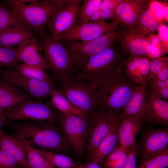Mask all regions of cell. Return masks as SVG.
I'll return each mask as SVG.
<instances>
[{"mask_svg":"<svg viewBox=\"0 0 168 168\" xmlns=\"http://www.w3.org/2000/svg\"><path fill=\"white\" fill-rule=\"evenodd\" d=\"M0 148L14 158L23 168H30L25 148L18 136L0 129Z\"/></svg>","mask_w":168,"mask_h":168,"instance_id":"7402d4cb","label":"cell"},{"mask_svg":"<svg viewBox=\"0 0 168 168\" xmlns=\"http://www.w3.org/2000/svg\"><path fill=\"white\" fill-rule=\"evenodd\" d=\"M66 0H43L35 4L17 5L5 3L16 20L30 30L46 36L44 28L57 8Z\"/></svg>","mask_w":168,"mask_h":168,"instance_id":"277c9868","label":"cell"},{"mask_svg":"<svg viewBox=\"0 0 168 168\" xmlns=\"http://www.w3.org/2000/svg\"><path fill=\"white\" fill-rule=\"evenodd\" d=\"M50 96V99L48 103L59 112L69 113L87 119L85 114L82 111L72 104L56 88L52 91Z\"/></svg>","mask_w":168,"mask_h":168,"instance_id":"484cf974","label":"cell"},{"mask_svg":"<svg viewBox=\"0 0 168 168\" xmlns=\"http://www.w3.org/2000/svg\"><path fill=\"white\" fill-rule=\"evenodd\" d=\"M0 81V116H2L6 110L31 99V96L19 87Z\"/></svg>","mask_w":168,"mask_h":168,"instance_id":"603a6c76","label":"cell"},{"mask_svg":"<svg viewBox=\"0 0 168 168\" xmlns=\"http://www.w3.org/2000/svg\"><path fill=\"white\" fill-rule=\"evenodd\" d=\"M41 50L39 42L34 37L16 48L17 60L26 64L48 70V63Z\"/></svg>","mask_w":168,"mask_h":168,"instance_id":"44dd1931","label":"cell"},{"mask_svg":"<svg viewBox=\"0 0 168 168\" xmlns=\"http://www.w3.org/2000/svg\"><path fill=\"white\" fill-rule=\"evenodd\" d=\"M160 42L165 53H168V38L167 27L164 24H161L158 29Z\"/></svg>","mask_w":168,"mask_h":168,"instance_id":"ab89813d","label":"cell"},{"mask_svg":"<svg viewBox=\"0 0 168 168\" xmlns=\"http://www.w3.org/2000/svg\"><path fill=\"white\" fill-rule=\"evenodd\" d=\"M43 37L39 42L40 46L54 77L58 82L72 77L75 64L67 48L51 36Z\"/></svg>","mask_w":168,"mask_h":168,"instance_id":"8992f818","label":"cell"},{"mask_svg":"<svg viewBox=\"0 0 168 168\" xmlns=\"http://www.w3.org/2000/svg\"><path fill=\"white\" fill-rule=\"evenodd\" d=\"M164 54L160 44L157 45L151 44L150 52L147 57L154 59L161 57Z\"/></svg>","mask_w":168,"mask_h":168,"instance_id":"b9f144b4","label":"cell"},{"mask_svg":"<svg viewBox=\"0 0 168 168\" xmlns=\"http://www.w3.org/2000/svg\"><path fill=\"white\" fill-rule=\"evenodd\" d=\"M147 84L136 86L123 111L117 117L119 123L123 119L144 113L147 103Z\"/></svg>","mask_w":168,"mask_h":168,"instance_id":"cb8c5ba5","label":"cell"},{"mask_svg":"<svg viewBox=\"0 0 168 168\" xmlns=\"http://www.w3.org/2000/svg\"><path fill=\"white\" fill-rule=\"evenodd\" d=\"M10 122V121L7 119L0 116V129L5 126H8Z\"/></svg>","mask_w":168,"mask_h":168,"instance_id":"bcb514c9","label":"cell"},{"mask_svg":"<svg viewBox=\"0 0 168 168\" xmlns=\"http://www.w3.org/2000/svg\"><path fill=\"white\" fill-rule=\"evenodd\" d=\"M117 40L126 55L146 56L149 54L151 44V35H148L136 27L120 26L117 30Z\"/></svg>","mask_w":168,"mask_h":168,"instance_id":"7c38bea8","label":"cell"},{"mask_svg":"<svg viewBox=\"0 0 168 168\" xmlns=\"http://www.w3.org/2000/svg\"><path fill=\"white\" fill-rule=\"evenodd\" d=\"M1 81L0 80V83Z\"/></svg>","mask_w":168,"mask_h":168,"instance_id":"f5cc1de1","label":"cell"},{"mask_svg":"<svg viewBox=\"0 0 168 168\" xmlns=\"http://www.w3.org/2000/svg\"><path fill=\"white\" fill-rule=\"evenodd\" d=\"M168 166V149L140 163L137 168H166Z\"/></svg>","mask_w":168,"mask_h":168,"instance_id":"836d02e7","label":"cell"},{"mask_svg":"<svg viewBox=\"0 0 168 168\" xmlns=\"http://www.w3.org/2000/svg\"><path fill=\"white\" fill-rule=\"evenodd\" d=\"M87 120L90 126L88 141V156L89 161L94 153L107 134L109 126L105 111L98 107Z\"/></svg>","mask_w":168,"mask_h":168,"instance_id":"9a60e30c","label":"cell"},{"mask_svg":"<svg viewBox=\"0 0 168 168\" xmlns=\"http://www.w3.org/2000/svg\"><path fill=\"white\" fill-rule=\"evenodd\" d=\"M160 25L148 7L143 12L135 26L150 35L158 30Z\"/></svg>","mask_w":168,"mask_h":168,"instance_id":"f546056e","label":"cell"},{"mask_svg":"<svg viewBox=\"0 0 168 168\" xmlns=\"http://www.w3.org/2000/svg\"><path fill=\"white\" fill-rule=\"evenodd\" d=\"M151 44L155 45H157L160 43L158 36L152 34L151 35Z\"/></svg>","mask_w":168,"mask_h":168,"instance_id":"7dc6e473","label":"cell"},{"mask_svg":"<svg viewBox=\"0 0 168 168\" xmlns=\"http://www.w3.org/2000/svg\"><path fill=\"white\" fill-rule=\"evenodd\" d=\"M103 0H85L81 6L76 24H82L88 22L91 17L100 8Z\"/></svg>","mask_w":168,"mask_h":168,"instance_id":"4dcf8cb0","label":"cell"},{"mask_svg":"<svg viewBox=\"0 0 168 168\" xmlns=\"http://www.w3.org/2000/svg\"><path fill=\"white\" fill-rule=\"evenodd\" d=\"M84 165L86 168H101L99 164L91 162H88Z\"/></svg>","mask_w":168,"mask_h":168,"instance_id":"c3c4849f","label":"cell"},{"mask_svg":"<svg viewBox=\"0 0 168 168\" xmlns=\"http://www.w3.org/2000/svg\"><path fill=\"white\" fill-rule=\"evenodd\" d=\"M126 56L120 48L113 45L85 58L75 65L73 77L90 82L96 86L124 65L127 59Z\"/></svg>","mask_w":168,"mask_h":168,"instance_id":"7a4b0ae2","label":"cell"},{"mask_svg":"<svg viewBox=\"0 0 168 168\" xmlns=\"http://www.w3.org/2000/svg\"><path fill=\"white\" fill-rule=\"evenodd\" d=\"M126 152L118 145L107 156L100 165L102 168H108L117 161Z\"/></svg>","mask_w":168,"mask_h":168,"instance_id":"74e56055","label":"cell"},{"mask_svg":"<svg viewBox=\"0 0 168 168\" xmlns=\"http://www.w3.org/2000/svg\"><path fill=\"white\" fill-rule=\"evenodd\" d=\"M58 118L61 130L72 148L77 154L82 155L88 133L87 119L70 113L60 112Z\"/></svg>","mask_w":168,"mask_h":168,"instance_id":"30bf717a","label":"cell"},{"mask_svg":"<svg viewBox=\"0 0 168 168\" xmlns=\"http://www.w3.org/2000/svg\"><path fill=\"white\" fill-rule=\"evenodd\" d=\"M118 25L112 22L104 21L75 24L61 34L58 40L67 43L74 41H87L97 38L108 32L116 31Z\"/></svg>","mask_w":168,"mask_h":168,"instance_id":"4fadbf2b","label":"cell"},{"mask_svg":"<svg viewBox=\"0 0 168 168\" xmlns=\"http://www.w3.org/2000/svg\"><path fill=\"white\" fill-rule=\"evenodd\" d=\"M150 91L161 99H168V87L164 81L161 80L155 77L152 78L148 83Z\"/></svg>","mask_w":168,"mask_h":168,"instance_id":"e575fe53","label":"cell"},{"mask_svg":"<svg viewBox=\"0 0 168 168\" xmlns=\"http://www.w3.org/2000/svg\"><path fill=\"white\" fill-rule=\"evenodd\" d=\"M34 32L25 27H15L0 32V46L13 48L20 46L35 37Z\"/></svg>","mask_w":168,"mask_h":168,"instance_id":"d4e9b609","label":"cell"},{"mask_svg":"<svg viewBox=\"0 0 168 168\" xmlns=\"http://www.w3.org/2000/svg\"><path fill=\"white\" fill-rule=\"evenodd\" d=\"M168 7L167 4H166L164 5V18L165 20L168 22Z\"/></svg>","mask_w":168,"mask_h":168,"instance_id":"681fc988","label":"cell"},{"mask_svg":"<svg viewBox=\"0 0 168 168\" xmlns=\"http://www.w3.org/2000/svg\"><path fill=\"white\" fill-rule=\"evenodd\" d=\"M75 168H86L84 165H79Z\"/></svg>","mask_w":168,"mask_h":168,"instance_id":"f907efd6","label":"cell"},{"mask_svg":"<svg viewBox=\"0 0 168 168\" xmlns=\"http://www.w3.org/2000/svg\"><path fill=\"white\" fill-rule=\"evenodd\" d=\"M168 65V57L161 58L151 60L150 68L147 82L148 83L150 81L155 77L161 69Z\"/></svg>","mask_w":168,"mask_h":168,"instance_id":"d590c367","label":"cell"},{"mask_svg":"<svg viewBox=\"0 0 168 168\" xmlns=\"http://www.w3.org/2000/svg\"><path fill=\"white\" fill-rule=\"evenodd\" d=\"M107 114L109 129L108 132L96 149L89 162L101 164L119 144L117 130V118L119 114L111 110H104Z\"/></svg>","mask_w":168,"mask_h":168,"instance_id":"ac0fdd59","label":"cell"},{"mask_svg":"<svg viewBox=\"0 0 168 168\" xmlns=\"http://www.w3.org/2000/svg\"><path fill=\"white\" fill-rule=\"evenodd\" d=\"M137 153L136 145L134 147L128 152L127 161L124 168H137Z\"/></svg>","mask_w":168,"mask_h":168,"instance_id":"60d3db41","label":"cell"},{"mask_svg":"<svg viewBox=\"0 0 168 168\" xmlns=\"http://www.w3.org/2000/svg\"><path fill=\"white\" fill-rule=\"evenodd\" d=\"M151 60L146 56L130 55L124 68L125 74L135 84H147Z\"/></svg>","mask_w":168,"mask_h":168,"instance_id":"ffe728a7","label":"cell"},{"mask_svg":"<svg viewBox=\"0 0 168 168\" xmlns=\"http://www.w3.org/2000/svg\"><path fill=\"white\" fill-rule=\"evenodd\" d=\"M2 116L11 121L35 120L54 122L57 114L53 107L41 100H29L6 110Z\"/></svg>","mask_w":168,"mask_h":168,"instance_id":"52a82bcc","label":"cell"},{"mask_svg":"<svg viewBox=\"0 0 168 168\" xmlns=\"http://www.w3.org/2000/svg\"><path fill=\"white\" fill-rule=\"evenodd\" d=\"M1 81L28 92L40 100L47 98L56 88V83L40 81L30 78L14 67L0 68Z\"/></svg>","mask_w":168,"mask_h":168,"instance_id":"ba28073f","label":"cell"},{"mask_svg":"<svg viewBox=\"0 0 168 168\" xmlns=\"http://www.w3.org/2000/svg\"><path fill=\"white\" fill-rule=\"evenodd\" d=\"M36 150L57 168H75L79 165L68 156L62 153Z\"/></svg>","mask_w":168,"mask_h":168,"instance_id":"83f0119b","label":"cell"},{"mask_svg":"<svg viewBox=\"0 0 168 168\" xmlns=\"http://www.w3.org/2000/svg\"><path fill=\"white\" fill-rule=\"evenodd\" d=\"M137 156L140 163L168 149V129L150 127L144 130L136 144Z\"/></svg>","mask_w":168,"mask_h":168,"instance_id":"9c48e42d","label":"cell"},{"mask_svg":"<svg viewBox=\"0 0 168 168\" xmlns=\"http://www.w3.org/2000/svg\"><path fill=\"white\" fill-rule=\"evenodd\" d=\"M16 69L24 75L32 79L51 83L55 82L44 69L23 63L17 64Z\"/></svg>","mask_w":168,"mask_h":168,"instance_id":"f1b7e54d","label":"cell"},{"mask_svg":"<svg viewBox=\"0 0 168 168\" xmlns=\"http://www.w3.org/2000/svg\"><path fill=\"white\" fill-rule=\"evenodd\" d=\"M128 152H125L121 157L108 168H124L127 162Z\"/></svg>","mask_w":168,"mask_h":168,"instance_id":"7bdbcfd3","label":"cell"},{"mask_svg":"<svg viewBox=\"0 0 168 168\" xmlns=\"http://www.w3.org/2000/svg\"><path fill=\"white\" fill-rule=\"evenodd\" d=\"M39 1L37 0H7L4 1V2L14 4L25 5L35 4L38 3Z\"/></svg>","mask_w":168,"mask_h":168,"instance_id":"ee69618b","label":"cell"},{"mask_svg":"<svg viewBox=\"0 0 168 168\" xmlns=\"http://www.w3.org/2000/svg\"><path fill=\"white\" fill-rule=\"evenodd\" d=\"M124 65L96 86L98 107L113 110L119 114L124 110L136 86L125 74Z\"/></svg>","mask_w":168,"mask_h":168,"instance_id":"3957f363","label":"cell"},{"mask_svg":"<svg viewBox=\"0 0 168 168\" xmlns=\"http://www.w3.org/2000/svg\"><path fill=\"white\" fill-rule=\"evenodd\" d=\"M81 1L66 0L50 16L47 23L50 36L58 40L59 36L75 25L81 7Z\"/></svg>","mask_w":168,"mask_h":168,"instance_id":"8fae6325","label":"cell"},{"mask_svg":"<svg viewBox=\"0 0 168 168\" xmlns=\"http://www.w3.org/2000/svg\"><path fill=\"white\" fill-rule=\"evenodd\" d=\"M164 81L166 85L167 86H168V79H166L165 80H164Z\"/></svg>","mask_w":168,"mask_h":168,"instance_id":"816d5d0a","label":"cell"},{"mask_svg":"<svg viewBox=\"0 0 168 168\" xmlns=\"http://www.w3.org/2000/svg\"><path fill=\"white\" fill-rule=\"evenodd\" d=\"M15 27L25 26L16 20L6 5L0 2V32Z\"/></svg>","mask_w":168,"mask_h":168,"instance_id":"1f68e13d","label":"cell"},{"mask_svg":"<svg viewBox=\"0 0 168 168\" xmlns=\"http://www.w3.org/2000/svg\"><path fill=\"white\" fill-rule=\"evenodd\" d=\"M8 127L13 134L24 138L35 149L61 153L66 150L65 138L54 122L10 121Z\"/></svg>","mask_w":168,"mask_h":168,"instance_id":"6da1fadb","label":"cell"},{"mask_svg":"<svg viewBox=\"0 0 168 168\" xmlns=\"http://www.w3.org/2000/svg\"><path fill=\"white\" fill-rule=\"evenodd\" d=\"M156 77L158 79L162 81L168 79V65L164 67Z\"/></svg>","mask_w":168,"mask_h":168,"instance_id":"f6af8a7d","label":"cell"},{"mask_svg":"<svg viewBox=\"0 0 168 168\" xmlns=\"http://www.w3.org/2000/svg\"><path fill=\"white\" fill-rule=\"evenodd\" d=\"M150 0H122L115 10L113 21L120 26L134 27L143 12L149 7Z\"/></svg>","mask_w":168,"mask_h":168,"instance_id":"2e32d148","label":"cell"},{"mask_svg":"<svg viewBox=\"0 0 168 168\" xmlns=\"http://www.w3.org/2000/svg\"><path fill=\"white\" fill-rule=\"evenodd\" d=\"M147 103L144 114V123L150 127L159 125L163 127L168 125V102L147 92Z\"/></svg>","mask_w":168,"mask_h":168,"instance_id":"d6986e66","label":"cell"},{"mask_svg":"<svg viewBox=\"0 0 168 168\" xmlns=\"http://www.w3.org/2000/svg\"><path fill=\"white\" fill-rule=\"evenodd\" d=\"M117 37V30L113 31L91 40L68 43L67 48L73 59L75 66L85 58L113 45Z\"/></svg>","mask_w":168,"mask_h":168,"instance_id":"5bb4252c","label":"cell"},{"mask_svg":"<svg viewBox=\"0 0 168 168\" xmlns=\"http://www.w3.org/2000/svg\"><path fill=\"white\" fill-rule=\"evenodd\" d=\"M18 61L16 48L0 46V68L15 67Z\"/></svg>","mask_w":168,"mask_h":168,"instance_id":"d6a6232c","label":"cell"},{"mask_svg":"<svg viewBox=\"0 0 168 168\" xmlns=\"http://www.w3.org/2000/svg\"><path fill=\"white\" fill-rule=\"evenodd\" d=\"M144 113L122 120L117 125L119 145L128 152L136 145V138L144 123Z\"/></svg>","mask_w":168,"mask_h":168,"instance_id":"e0dca14e","label":"cell"},{"mask_svg":"<svg viewBox=\"0 0 168 168\" xmlns=\"http://www.w3.org/2000/svg\"><path fill=\"white\" fill-rule=\"evenodd\" d=\"M149 8L159 23L164 18V5L158 1L150 0Z\"/></svg>","mask_w":168,"mask_h":168,"instance_id":"f35d334b","label":"cell"},{"mask_svg":"<svg viewBox=\"0 0 168 168\" xmlns=\"http://www.w3.org/2000/svg\"><path fill=\"white\" fill-rule=\"evenodd\" d=\"M0 168H23L14 158L0 148Z\"/></svg>","mask_w":168,"mask_h":168,"instance_id":"8d00e7d4","label":"cell"},{"mask_svg":"<svg viewBox=\"0 0 168 168\" xmlns=\"http://www.w3.org/2000/svg\"><path fill=\"white\" fill-rule=\"evenodd\" d=\"M17 136L25 148L30 168H57L33 147L26 139L21 137Z\"/></svg>","mask_w":168,"mask_h":168,"instance_id":"4316f807","label":"cell"},{"mask_svg":"<svg viewBox=\"0 0 168 168\" xmlns=\"http://www.w3.org/2000/svg\"><path fill=\"white\" fill-rule=\"evenodd\" d=\"M56 88L74 105L82 111L87 119L98 107L96 86L72 77L58 81Z\"/></svg>","mask_w":168,"mask_h":168,"instance_id":"5b68a950","label":"cell"}]
</instances>
